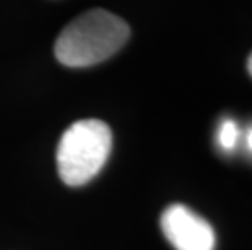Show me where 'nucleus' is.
Returning <instances> with one entry per match:
<instances>
[{"label": "nucleus", "instance_id": "7ed1b4c3", "mask_svg": "<svg viewBox=\"0 0 252 250\" xmlns=\"http://www.w3.org/2000/svg\"><path fill=\"white\" fill-rule=\"evenodd\" d=\"M159 224L164 237L176 250H215L217 236L212 224L186 205L168 206Z\"/></svg>", "mask_w": 252, "mask_h": 250}, {"label": "nucleus", "instance_id": "f03ea898", "mask_svg": "<svg viewBox=\"0 0 252 250\" xmlns=\"http://www.w3.org/2000/svg\"><path fill=\"white\" fill-rule=\"evenodd\" d=\"M112 148L108 124L98 119H83L63 132L57 146V171L70 187L90 182L103 169Z\"/></svg>", "mask_w": 252, "mask_h": 250}, {"label": "nucleus", "instance_id": "423d86ee", "mask_svg": "<svg viewBox=\"0 0 252 250\" xmlns=\"http://www.w3.org/2000/svg\"><path fill=\"white\" fill-rule=\"evenodd\" d=\"M248 72H249V75L252 77V52H251V56L248 57Z\"/></svg>", "mask_w": 252, "mask_h": 250}, {"label": "nucleus", "instance_id": "39448f33", "mask_svg": "<svg viewBox=\"0 0 252 250\" xmlns=\"http://www.w3.org/2000/svg\"><path fill=\"white\" fill-rule=\"evenodd\" d=\"M246 143H248V148L249 151L252 153V127L248 130V137H246Z\"/></svg>", "mask_w": 252, "mask_h": 250}, {"label": "nucleus", "instance_id": "f257e3e1", "mask_svg": "<svg viewBox=\"0 0 252 250\" xmlns=\"http://www.w3.org/2000/svg\"><path fill=\"white\" fill-rule=\"evenodd\" d=\"M130 28L108 10H90L70 21L56 41L57 60L65 67H91L116 54L126 44Z\"/></svg>", "mask_w": 252, "mask_h": 250}, {"label": "nucleus", "instance_id": "20e7f679", "mask_svg": "<svg viewBox=\"0 0 252 250\" xmlns=\"http://www.w3.org/2000/svg\"><path fill=\"white\" fill-rule=\"evenodd\" d=\"M239 140V127L234 120L224 119L218 127L217 141L223 151H233Z\"/></svg>", "mask_w": 252, "mask_h": 250}]
</instances>
